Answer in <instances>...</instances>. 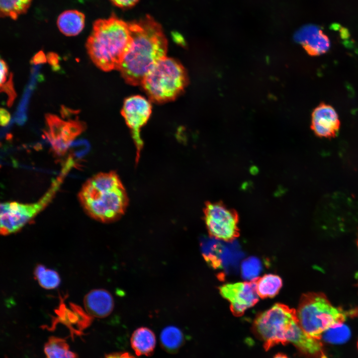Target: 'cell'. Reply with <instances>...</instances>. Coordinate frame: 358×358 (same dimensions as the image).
Returning <instances> with one entry per match:
<instances>
[{
  "instance_id": "1",
  "label": "cell",
  "mask_w": 358,
  "mask_h": 358,
  "mask_svg": "<svg viewBox=\"0 0 358 358\" xmlns=\"http://www.w3.org/2000/svg\"><path fill=\"white\" fill-rule=\"evenodd\" d=\"M131 41L118 71L125 81L141 85L148 72L166 57L168 41L163 28L151 16L129 22Z\"/></svg>"
},
{
  "instance_id": "2",
  "label": "cell",
  "mask_w": 358,
  "mask_h": 358,
  "mask_svg": "<svg viewBox=\"0 0 358 358\" xmlns=\"http://www.w3.org/2000/svg\"><path fill=\"white\" fill-rule=\"evenodd\" d=\"M131 41L129 22L115 14L95 20L86 48L93 63L105 72L119 70Z\"/></svg>"
},
{
  "instance_id": "3",
  "label": "cell",
  "mask_w": 358,
  "mask_h": 358,
  "mask_svg": "<svg viewBox=\"0 0 358 358\" xmlns=\"http://www.w3.org/2000/svg\"><path fill=\"white\" fill-rule=\"evenodd\" d=\"M79 196L87 213L102 222L119 218L128 203L125 190L118 176L111 172L99 173L88 180Z\"/></svg>"
},
{
  "instance_id": "4",
  "label": "cell",
  "mask_w": 358,
  "mask_h": 358,
  "mask_svg": "<svg viewBox=\"0 0 358 358\" xmlns=\"http://www.w3.org/2000/svg\"><path fill=\"white\" fill-rule=\"evenodd\" d=\"M296 313L303 331L318 340L330 328L344 323L351 314L334 306L323 294L315 292L302 296Z\"/></svg>"
},
{
  "instance_id": "5",
  "label": "cell",
  "mask_w": 358,
  "mask_h": 358,
  "mask_svg": "<svg viewBox=\"0 0 358 358\" xmlns=\"http://www.w3.org/2000/svg\"><path fill=\"white\" fill-rule=\"evenodd\" d=\"M188 83L187 72L181 64L166 56L148 72L141 86L150 101L162 103L177 98Z\"/></svg>"
},
{
  "instance_id": "6",
  "label": "cell",
  "mask_w": 358,
  "mask_h": 358,
  "mask_svg": "<svg viewBox=\"0 0 358 358\" xmlns=\"http://www.w3.org/2000/svg\"><path fill=\"white\" fill-rule=\"evenodd\" d=\"M298 324L296 310L276 303L256 318L253 328L264 342L265 349L268 351L277 344L288 343V338Z\"/></svg>"
},
{
  "instance_id": "7",
  "label": "cell",
  "mask_w": 358,
  "mask_h": 358,
  "mask_svg": "<svg viewBox=\"0 0 358 358\" xmlns=\"http://www.w3.org/2000/svg\"><path fill=\"white\" fill-rule=\"evenodd\" d=\"M67 172L62 170L45 194L36 202L22 204L16 202L0 205V233L6 235L19 230L52 200Z\"/></svg>"
},
{
  "instance_id": "8",
  "label": "cell",
  "mask_w": 358,
  "mask_h": 358,
  "mask_svg": "<svg viewBox=\"0 0 358 358\" xmlns=\"http://www.w3.org/2000/svg\"><path fill=\"white\" fill-rule=\"evenodd\" d=\"M205 221L209 234L215 239L232 241L239 235L236 214L223 205L208 204L205 208Z\"/></svg>"
},
{
  "instance_id": "9",
  "label": "cell",
  "mask_w": 358,
  "mask_h": 358,
  "mask_svg": "<svg viewBox=\"0 0 358 358\" xmlns=\"http://www.w3.org/2000/svg\"><path fill=\"white\" fill-rule=\"evenodd\" d=\"M45 120L47 129L45 135L56 154L62 155L73 140L86 129L83 122L76 120L64 121L56 115L47 114Z\"/></svg>"
},
{
  "instance_id": "10",
  "label": "cell",
  "mask_w": 358,
  "mask_h": 358,
  "mask_svg": "<svg viewBox=\"0 0 358 358\" xmlns=\"http://www.w3.org/2000/svg\"><path fill=\"white\" fill-rule=\"evenodd\" d=\"M152 112L150 100L140 95H133L125 99L121 113L131 130L137 148V156L143 145L140 128L149 119Z\"/></svg>"
},
{
  "instance_id": "11",
  "label": "cell",
  "mask_w": 358,
  "mask_h": 358,
  "mask_svg": "<svg viewBox=\"0 0 358 358\" xmlns=\"http://www.w3.org/2000/svg\"><path fill=\"white\" fill-rule=\"evenodd\" d=\"M256 279L250 281L227 283L219 287L222 296L230 303V309L236 316H240L259 300Z\"/></svg>"
},
{
  "instance_id": "12",
  "label": "cell",
  "mask_w": 358,
  "mask_h": 358,
  "mask_svg": "<svg viewBox=\"0 0 358 358\" xmlns=\"http://www.w3.org/2000/svg\"><path fill=\"white\" fill-rule=\"evenodd\" d=\"M340 127L338 114L332 106L322 103L313 110L311 127L316 135L327 138L334 137Z\"/></svg>"
},
{
  "instance_id": "13",
  "label": "cell",
  "mask_w": 358,
  "mask_h": 358,
  "mask_svg": "<svg viewBox=\"0 0 358 358\" xmlns=\"http://www.w3.org/2000/svg\"><path fill=\"white\" fill-rule=\"evenodd\" d=\"M294 39L311 56L326 53L330 45L328 36L314 25H307L299 29L294 35Z\"/></svg>"
},
{
  "instance_id": "14",
  "label": "cell",
  "mask_w": 358,
  "mask_h": 358,
  "mask_svg": "<svg viewBox=\"0 0 358 358\" xmlns=\"http://www.w3.org/2000/svg\"><path fill=\"white\" fill-rule=\"evenodd\" d=\"M85 308L88 314L96 318L108 316L114 307L111 294L103 289H96L89 292L84 299Z\"/></svg>"
},
{
  "instance_id": "15",
  "label": "cell",
  "mask_w": 358,
  "mask_h": 358,
  "mask_svg": "<svg viewBox=\"0 0 358 358\" xmlns=\"http://www.w3.org/2000/svg\"><path fill=\"white\" fill-rule=\"evenodd\" d=\"M130 342L131 347L136 355L149 356L154 351L156 339L155 334L151 329L142 327L134 331Z\"/></svg>"
},
{
  "instance_id": "16",
  "label": "cell",
  "mask_w": 358,
  "mask_h": 358,
  "mask_svg": "<svg viewBox=\"0 0 358 358\" xmlns=\"http://www.w3.org/2000/svg\"><path fill=\"white\" fill-rule=\"evenodd\" d=\"M85 16L77 10H67L60 14L57 21L58 27L64 35L76 36L79 34L85 26Z\"/></svg>"
},
{
  "instance_id": "17",
  "label": "cell",
  "mask_w": 358,
  "mask_h": 358,
  "mask_svg": "<svg viewBox=\"0 0 358 358\" xmlns=\"http://www.w3.org/2000/svg\"><path fill=\"white\" fill-rule=\"evenodd\" d=\"M160 339L163 349L171 354L178 352L184 342L182 332L174 326L165 327L161 333Z\"/></svg>"
},
{
  "instance_id": "18",
  "label": "cell",
  "mask_w": 358,
  "mask_h": 358,
  "mask_svg": "<svg viewBox=\"0 0 358 358\" xmlns=\"http://www.w3.org/2000/svg\"><path fill=\"white\" fill-rule=\"evenodd\" d=\"M282 285L281 278L275 274H266L256 279L257 293L262 298L274 297L278 293Z\"/></svg>"
},
{
  "instance_id": "19",
  "label": "cell",
  "mask_w": 358,
  "mask_h": 358,
  "mask_svg": "<svg viewBox=\"0 0 358 358\" xmlns=\"http://www.w3.org/2000/svg\"><path fill=\"white\" fill-rule=\"evenodd\" d=\"M46 358H78L77 355L71 351L65 340L57 337L49 338L44 346Z\"/></svg>"
},
{
  "instance_id": "20",
  "label": "cell",
  "mask_w": 358,
  "mask_h": 358,
  "mask_svg": "<svg viewBox=\"0 0 358 358\" xmlns=\"http://www.w3.org/2000/svg\"><path fill=\"white\" fill-rule=\"evenodd\" d=\"M32 0H0V15L16 19L25 13Z\"/></svg>"
},
{
  "instance_id": "21",
  "label": "cell",
  "mask_w": 358,
  "mask_h": 358,
  "mask_svg": "<svg viewBox=\"0 0 358 358\" xmlns=\"http://www.w3.org/2000/svg\"><path fill=\"white\" fill-rule=\"evenodd\" d=\"M34 275L39 285L46 289L55 288L60 283L58 273L53 269L46 268L41 264L37 265L35 268Z\"/></svg>"
},
{
  "instance_id": "22",
  "label": "cell",
  "mask_w": 358,
  "mask_h": 358,
  "mask_svg": "<svg viewBox=\"0 0 358 358\" xmlns=\"http://www.w3.org/2000/svg\"><path fill=\"white\" fill-rule=\"evenodd\" d=\"M213 239H203L201 242L202 255L206 262L211 267L217 268L221 266V261L219 258V244L215 243Z\"/></svg>"
},
{
  "instance_id": "23",
  "label": "cell",
  "mask_w": 358,
  "mask_h": 358,
  "mask_svg": "<svg viewBox=\"0 0 358 358\" xmlns=\"http://www.w3.org/2000/svg\"><path fill=\"white\" fill-rule=\"evenodd\" d=\"M350 329L344 323L332 327L325 331L322 338L328 343L340 344L345 343L350 338Z\"/></svg>"
},
{
  "instance_id": "24",
  "label": "cell",
  "mask_w": 358,
  "mask_h": 358,
  "mask_svg": "<svg viewBox=\"0 0 358 358\" xmlns=\"http://www.w3.org/2000/svg\"><path fill=\"white\" fill-rule=\"evenodd\" d=\"M261 269V263L259 260L255 257H250L245 260L242 264V274L245 279L254 280L258 278Z\"/></svg>"
},
{
  "instance_id": "25",
  "label": "cell",
  "mask_w": 358,
  "mask_h": 358,
  "mask_svg": "<svg viewBox=\"0 0 358 358\" xmlns=\"http://www.w3.org/2000/svg\"><path fill=\"white\" fill-rule=\"evenodd\" d=\"M12 77V74L10 73L8 81L0 85V91L6 93L8 96L7 105L8 106L12 104L16 95L13 87Z\"/></svg>"
},
{
  "instance_id": "26",
  "label": "cell",
  "mask_w": 358,
  "mask_h": 358,
  "mask_svg": "<svg viewBox=\"0 0 358 358\" xmlns=\"http://www.w3.org/2000/svg\"><path fill=\"white\" fill-rule=\"evenodd\" d=\"M115 6L127 9L135 6L139 0H109Z\"/></svg>"
},
{
  "instance_id": "27",
  "label": "cell",
  "mask_w": 358,
  "mask_h": 358,
  "mask_svg": "<svg viewBox=\"0 0 358 358\" xmlns=\"http://www.w3.org/2000/svg\"><path fill=\"white\" fill-rule=\"evenodd\" d=\"M47 60L49 64L52 66L53 70L57 71L60 69L59 57L56 53L49 52L47 54Z\"/></svg>"
},
{
  "instance_id": "28",
  "label": "cell",
  "mask_w": 358,
  "mask_h": 358,
  "mask_svg": "<svg viewBox=\"0 0 358 358\" xmlns=\"http://www.w3.org/2000/svg\"><path fill=\"white\" fill-rule=\"evenodd\" d=\"M8 69L6 63L0 59V85L4 83L8 78Z\"/></svg>"
},
{
  "instance_id": "29",
  "label": "cell",
  "mask_w": 358,
  "mask_h": 358,
  "mask_svg": "<svg viewBox=\"0 0 358 358\" xmlns=\"http://www.w3.org/2000/svg\"><path fill=\"white\" fill-rule=\"evenodd\" d=\"M47 57L42 51L37 53L32 59V63L34 64H44L47 61Z\"/></svg>"
},
{
  "instance_id": "30",
  "label": "cell",
  "mask_w": 358,
  "mask_h": 358,
  "mask_svg": "<svg viewBox=\"0 0 358 358\" xmlns=\"http://www.w3.org/2000/svg\"><path fill=\"white\" fill-rule=\"evenodd\" d=\"M0 125L6 126L10 120V115L7 110L2 108L0 109Z\"/></svg>"
},
{
  "instance_id": "31",
  "label": "cell",
  "mask_w": 358,
  "mask_h": 358,
  "mask_svg": "<svg viewBox=\"0 0 358 358\" xmlns=\"http://www.w3.org/2000/svg\"><path fill=\"white\" fill-rule=\"evenodd\" d=\"M104 358H136L127 352H118L108 354Z\"/></svg>"
},
{
  "instance_id": "32",
  "label": "cell",
  "mask_w": 358,
  "mask_h": 358,
  "mask_svg": "<svg viewBox=\"0 0 358 358\" xmlns=\"http://www.w3.org/2000/svg\"><path fill=\"white\" fill-rule=\"evenodd\" d=\"M273 358H289L286 355L278 353L275 355Z\"/></svg>"
},
{
  "instance_id": "33",
  "label": "cell",
  "mask_w": 358,
  "mask_h": 358,
  "mask_svg": "<svg viewBox=\"0 0 358 358\" xmlns=\"http://www.w3.org/2000/svg\"><path fill=\"white\" fill-rule=\"evenodd\" d=\"M357 346H358V345H357Z\"/></svg>"
},
{
  "instance_id": "34",
  "label": "cell",
  "mask_w": 358,
  "mask_h": 358,
  "mask_svg": "<svg viewBox=\"0 0 358 358\" xmlns=\"http://www.w3.org/2000/svg\"></svg>"
}]
</instances>
